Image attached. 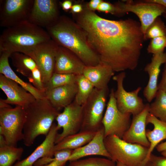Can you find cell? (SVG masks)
I'll list each match as a JSON object with an SVG mask.
<instances>
[{"instance_id":"6da1fadb","label":"cell","mask_w":166,"mask_h":166,"mask_svg":"<svg viewBox=\"0 0 166 166\" xmlns=\"http://www.w3.org/2000/svg\"><path fill=\"white\" fill-rule=\"evenodd\" d=\"M78 23L101 61L114 72L136 68L145 41L140 23L132 18L105 19L89 10L84 12Z\"/></svg>"},{"instance_id":"7a4b0ae2","label":"cell","mask_w":166,"mask_h":166,"mask_svg":"<svg viewBox=\"0 0 166 166\" xmlns=\"http://www.w3.org/2000/svg\"><path fill=\"white\" fill-rule=\"evenodd\" d=\"M46 29L52 39L58 45L71 51L85 66H95L101 62L89 45L83 31L67 18L60 17Z\"/></svg>"},{"instance_id":"3957f363","label":"cell","mask_w":166,"mask_h":166,"mask_svg":"<svg viewBox=\"0 0 166 166\" xmlns=\"http://www.w3.org/2000/svg\"><path fill=\"white\" fill-rule=\"evenodd\" d=\"M51 39L46 30L26 21L3 31L0 37V53H25Z\"/></svg>"},{"instance_id":"277c9868","label":"cell","mask_w":166,"mask_h":166,"mask_svg":"<svg viewBox=\"0 0 166 166\" xmlns=\"http://www.w3.org/2000/svg\"><path fill=\"white\" fill-rule=\"evenodd\" d=\"M25 109L26 118L23 140L25 145L29 147L38 136L48 134L60 112L46 97L36 99Z\"/></svg>"},{"instance_id":"5b68a950","label":"cell","mask_w":166,"mask_h":166,"mask_svg":"<svg viewBox=\"0 0 166 166\" xmlns=\"http://www.w3.org/2000/svg\"><path fill=\"white\" fill-rule=\"evenodd\" d=\"M104 143L110 159L128 166H145L148 162V148L128 143L115 135L105 137Z\"/></svg>"},{"instance_id":"8992f818","label":"cell","mask_w":166,"mask_h":166,"mask_svg":"<svg viewBox=\"0 0 166 166\" xmlns=\"http://www.w3.org/2000/svg\"><path fill=\"white\" fill-rule=\"evenodd\" d=\"M26 118L25 109L20 106L0 109V135L7 145L17 147L18 142L23 140Z\"/></svg>"},{"instance_id":"52a82bcc","label":"cell","mask_w":166,"mask_h":166,"mask_svg":"<svg viewBox=\"0 0 166 166\" xmlns=\"http://www.w3.org/2000/svg\"><path fill=\"white\" fill-rule=\"evenodd\" d=\"M109 93V88H94L83 107V121L81 130L97 131L103 126L102 121Z\"/></svg>"},{"instance_id":"ba28073f","label":"cell","mask_w":166,"mask_h":166,"mask_svg":"<svg viewBox=\"0 0 166 166\" xmlns=\"http://www.w3.org/2000/svg\"><path fill=\"white\" fill-rule=\"evenodd\" d=\"M114 91L113 88L110 90L102 124L104 129L105 137L114 135L122 139L130 125L132 114L122 113L118 109Z\"/></svg>"},{"instance_id":"9c48e42d","label":"cell","mask_w":166,"mask_h":166,"mask_svg":"<svg viewBox=\"0 0 166 166\" xmlns=\"http://www.w3.org/2000/svg\"><path fill=\"white\" fill-rule=\"evenodd\" d=\"M126 76L125 72L122 71L113 77V80L116 81L117 85L114 96L117 107L121 112L130 113L134 116L143 110L145 104L144 103L143 99L138 96L141 89V87L130 92H127L124 89L123 82Z\"/></svg>"},{"instance_id":"30bf717a","label":"cell","mask_w":166,"mask_h":166,"mask_svg":"<svg viewBox=\"0 0 166 166\" xmlns=\"http://www.w3.org/2000/svg\"><path fill=\"white\" fill-rule=\"evenodd\" d=\"M34 0L0 1V26L6 28L28 21Z\"/></svg>"},{"instance_id":"8fae6325","label":"cell","mask_w":166,"mask_h":166,"mask_svg":"<svg viewBox=\"0 0 166 166\" xmlns=\"http://www.w3.org/2000/svg\"><path fill=\"white\" fill-rule=\"evenodd\" d=\"M58 46L51 39L24 53L30 57L36 63L44 85L54 73L55 54Z\"/></svg>"},{"instance_id":"7c38bea8","label":"cell","mask_w":166,"mask_h":166,"mask_svg":"<svg viewBox=\"0 0 166 166\" xmlns=\"http://www.w3.org/2000/svg\"><path fill=\"white\" fill-rule=\"evenodd\" d=\"M55 120L57 128L59 130L62 128V131L57 134L55 144L65 137L81 131L83 121L82 106L74 100L58 114Z\"/></svg>"},{"instance_id":"4fadbf2b","label":"cell","mask_w":166,"mask_h":166,"mask_svg":"<svg viewBox=\"0 0 166 166\" xmlns=\"http://www.w3.org/2000/svg\"><path fill=\"white\" fill-rule=\"evenodd\" d=\"M143 1L136 3L128 1L125 3L120 2L116 6L119 8L120 14L130 12L137 16L144 37L149 27L157 17L165 13L166 9L160 4Z\"/></svg>"},{"instance_id":"5bb4252c","label":"cell","mask_w":166,"mask_h":166,"mask_svg":"<svg viewBox=\"0 0 166 166\" xmlns=\"http://www.w3.org/2000/svg\"><path fill=\"white\" fill-rule=\"evenodd\" d=\"M59 17L57 1L34 0L28 21L46 29L56 22Z\"/></svg>"},{"instance_id":"9a60e30c","label":"cell","mask_w":166,"mask_h":166,"mask_svg":"<svg viewBox=\"0 0 166 166\" xmlns=\"http://www.w3.org/2000/svg\"><path fill=\"white\" fill-rule=\"evenodd\" d=\"M58 130L57 124L53 123L42 142L27 157L18 161L13 166H33L39 160L42 165L49 163L53 157V149Z\"/></svg>"},{"instance_id":"2e32d148","label":"cell","mask_w":166,"mask_h":166,"mask_svg":"<svg viewBox=\"0 0 166 166\" xmlns=\"http://www.w3.org/2000/svg\"><path fill=\"white\" fill-rule=\"evenodd\" d=\"M0 88L6 95L5 103L19 106L25 109L36 99L26 89L13 80L0 73Z\"/></svg>"},{"instance_id":"e0dca14e","label":"cell","mask_w":166,"mask_h":166,"mask_svg":"<svg viewBox=\"0 0 166 166\" xmlns=\"http://www.w3.org/2000/svg\"><path fill=\"white\" fill-rule=\"evenodd\" d=\"M149 104H145L144 109L139 114L133 116L130 125L122 139L131 143L137 144L149 148L150 143L146 136V120L149 113Z\"/></svg>"},{"instance_id":"ac0fdd59","label":"cell","mask_w":166,"mask_h":166,"mask_svg":"<svg viewBox=\"0 0 166 166\" xmlns=\"http://www.w3.org/2000/svg\"><path fill=\"white\" fill-rule=\"evenodd\" d=\"M85 65L69 49L58 45L55 57L54 73L82 74Z\"/></svg>"},{"instance_id":"d6986e66","label":"cell","mask_w":166,"mask_h":166,"mask_svg":"<svg viewBox=\"0 0 166 166\" xmlns=\"http://www.w3.org/2000/svg\"><path fill=\"white\" fill-rule=\"evenodd\" d=\"M105 137L104 129L102 126L97 132L95 136L90 142L80 148L73 150L68 161H71L93 155L101 156L110 159V156L105 145Z\"/></svg>"},{"instance_id":"ffe728a7","label":"cell","mask_w":166,"mask_h":166,"mask_svg":"<svg viewBox=\"0 0 166 166\" xmlns=\"http://www.w3.org/2000/svg\"><path fill=\"white\" fill-rule=\"evenodd\" d=\"M166 61V52L154 54L151 61L144 69L147 73L149 79L147 84L144 89V97L148 102H151L156 96L158 90V80L160 72V67Z\"/></svg>"},{"instance_id":"44dd1931","label":"cell","mask_w":166,"mask_h":166,"mask_svg":"<svg viewBox=\"0 0 166 166\" xmlns=\"http://www.w3.org/2000/svg\"><path fill=\"white\" fill-rule=\"evenodd\" d=\"M114 72L108 65L101 61L95 66H85L82 74L94 88L103 89L108 87V84Z\"/></svg>"},{"instance_id":"7402d4cb","label":"cell","mask_w":166,"mask_h":166,"mask_svg":"<svg viewBox=\"0 0 166 166\" xmlns=\"http://www.w3.org/2000/svg\"><path fill=\"white\" fill-rule=\"evenodd\" d=\"M77 90V83L67 85L47 91L45 97L60 111L74 100Z\"/></svg>"},{"instance_id":"603a6c76","label":"cell","mask_w":166,"mask_h":166,"mask_svg":"<svg viewBox=\"0 0 166 166\" xmlns=\"http://www.w3.org/2000/svg\"><path fill=\"white\" fill-rule=\"evenodd\" d=\"M11 53L7 51L0 53V73L17 83L31 93L36 99L45 97V94L36 88L32 84L26 82L15 73L10 66L9 58Z\"/></svg>"},{"instance_id":"cb8c5ba5","label":"cell","mask_w":166,"mask_h":166,"mask_svg":"<svg viewBox=\"0 0 166 166\" xmlns=\"http://www.w3.org/2000/svg\"><path fill=\"white\" fill-rule=\"evenodd\" d=\"M147 124H152V130L146 131V136L150 143L148 148L147 159L148 161L150 156L154 149L162 140L166 139V122L163 121L149 113L147 118Z\"/></svg>"},{"instance_id":"d4e9b609","label":"cell","mask_w":166,"mask_h":166,"mask_svg":"<svg viewBox=\"0 0 166 166\" xmlns=\"http://www.w3.org/2000/svg\"><path fill=\"white\" fill-rule=\"evenodd\" d=\"M97 131L81 130L65 137L55 144L53 149V154L58 151L65 149L73 150L85 145L93 138Z\"/></svg>"},{"instance_id":"484cf974","label":"cell","mask_w":166,"mask_h":166,"mask_svg":"<svg viewBox=\"0 0 166 166\" xmlns=\"http://www.w3.org/2000/svg\"><path fill=\"white\" fill-rule=\"evenodd\" d=\"M10 57L17 71L28 79L31 77L33 71L38 68L33 60L23 53H13L11 54Z\"/></svg>"},{"instance_id":"4316f807","label":"cell","mask_w":166,"mask_h":166,"mask_svg":"<svg viewBox=\"0 0 166 166\" xmlns=\"http://www.w3.org/2000/svg\"><path fill=\"white\" fill-rule=\"evenodd\" d=\"M22 147L6 145L0 147V166H13L19 160L23 152Z\"/></svg>"},{"instance_id":"83f0119b","label":"cell","mask_w":166,"mask_h":166,"mask_svg":"<svg viewBox=\"0 0 166 166\" xmlns=\"http://www.w3.org/2000/svg\"><path fill=\"white\" fill-rule=\"evenodd\" d=\"M154 101L149 104V113L160 120L166 122V93L158 90Z\"/></svg>"},{"instance_id":"f1b7e54d","label":"cell","mask_w":166,"mask_h":166,"mask_svg":"<svg viewBox=\"0 0 166 166\" xmlns=\"http://www.w3.org/2000/svg\"><path fill=\"white\" fill-rule=\"evenodd\" d=\"M76 83L77 90L74 100L82 105L89 97L94 87L91 83L83 74L77 75Z\"/></svg>"},{"instance_id":"f546056e","label":"cell","mask_w":166,"mask_h":166,"mask_svg":"<svg viewBox=\"0 0 166 166\" xmlns=\"http://www.w3.org/2000/svg\"><path fill=\"white\" fill-rule=\"evenodd\" d=\"M77 77L73 74L54 73L44 85L46 92L56 87L76 83Z\"/></svg>"},{"instance_id":"4dcf8cb0","label":"cell","mask_w":166,"mask_h":166,"mask_svg":"<svg viewBox=\"0 0 166 166\" xmlns=\"http://www.w3.org/2000/svg\"><path fill=\"white\" fill-rule=\"evenodd\" d=\"M115 164L108 158L93 157L70 161L67 166H115Z\"/></svg>"},{"instance_id":"1f68e13d","label":"cell","mask_w":166,"mask_h":166,"mask_svg":"<svg viewBox=\"0 0 166 166\" xmlns=\"http://www.w3.org/2000/svg\"><path fill=\"white\" fill-rule=\"evenodd\" d=\"M166 36V26L161 19L157 17L149 27L144 35V40Z\"/></svg>"},{"instance_id":"d6a6232c","label":"cell","mask_w":166,"mask_h":166,"mask_svg":"<svg viewBox=\"0 0 166 166\" xmlns=\"http://www.w3.org/2000/svg\"><path fill=\"white\" fill-rule=\"evenodd\" d=\"M73 151L65 149L55 152L51 161L48 164L41 166H64L68 161Z\"/></svg>"},{"instance_id":"836d02e7","label":"cell","mask_w":166,"mask_h":166,"mask_svg":"<svg viewBox=\"0 0 166 166\" xmlns=\"http://www.w3.org/2000/svg\"><path fill=\"white\" fill-rule=\"evenodd\" d=\"M166 47V36L152 39L147 48L148 53L153 55L164 52Z\"/></svg>"},{"instance_id":"e575fe53","label":"cell","mask_w":166,"mask_h":166,"mask_svg":"<svg viewBox=\"0 0 166 166\" xmlns=\"http://www.w3.org/2000/svg\"><path fill=\"white\" fill-rule=\"evenodd\" d=\"M97 10L100 11L113 14H120L119 8L116 5L103 1L99 5Z\"/></svg>"},{"instance_id":"d590c367","label":"cell","mask_w":166,"mask_h":166,"mask_svg":"<svg viewBox=\"0 0 166 166\" xmlns=\"http://www.w3.org/2000/svg\"><path fill=\"white\" fill-rule=\"evenodd\" d=\"M149 161L154 166H166V157L158 156L151 154Z\"/></svg>"},{"instance_id":"8d00e7d4","label":"cell","mask_w":166,"mask_h":166,"mask_svg":"<svg viewBox=\"0 0 166 166\" xmlns=\"http://www.w3.org/2000/svg\"><path fill=\"white\" fill-rule=\"evenodd\" d=\"M158 90H162L166 93V61L164 63L162 77L158 85Z\"/></svg>"},{"instance_id":"74e56055","label":"cell","mask_w":166,"mask_h":166,"mask_svg":"<svg viewBox=\"0 0 166 166\" xmlns=\"http://www.w3.org/2000/svg\"><path fill=\"white\" fill-rule=\"evenodd\" d=\"M102 2L101 0H92L88 4V7L91 10H95Z\"/></svg>"},{"instance_id":"f35d334b","label":"cell","mask_w":166,"mask_h":166,"mask_svg":"<svg viewBox=\"0 0 166 166\" xmlns=\"http://www.w3.org/2000/svg\"><path fill=\"white\" fill-rule=\"evenodd\" d=\"M72 2L69 0H65L61 4L62 9L65 11H67L71 9L72 6Z\"/></svg>"},{"instance_id":"ab89813d","label":"cell","mask_w":166,"mask_h":166,"mask_svg":"<svg viewBox=\"0 0 166 166\" xmlns=\"http://www.w3.org/2000/svg\"><path fill=\"white\" fill-rule=\"evenodd\" d=\"M144 2H152L160 4L164 6L166 9V0H146L144 1Z\"/></svg>"},{"instance_id":"60d3db41","label":"cell","mask_w":166,"mask_h":166,"mask_svg":"<svg viewBox=\"0 0 166 166\" xmlns=\"http://www.w3.org/2000/svg\"><path fill=\"white\" fill-rule=\"evenodd\" d=\"M71 10L73 13H78L82 11V8L80 4H75L72 6Z\"/></svg>"},{"instance_id":"b9f144b4","label":"cell","mask_w":166,"mask_h":166,"mask_svg":"<svg viewBox=\"0 0 166 166\" xmlns=\"http://www.w3.org/2000/svg\"><path fill=\"white\" fill-rule=\"evenodd\" d=\"M157 151L161 152L166 150V141L158 144L156 147Z\"/></svg>"},{"instance_id":"7bdbcfd3","label":"cell","mask_w":166,"mask_h":166,"mask_svg":"<svg viewBox=\"0 0 166 166\" xmlns=\"http://www.w3.org/2000/svg\"><path fill=\"white\" fill-rule=\"evenodd\" d=\"M12 107L9 105L7 104L3 101L1 99H0V109L4 108H10Z\"/></svg>"},{"instance_id":"ee69618b","label":"cell","mask_w":166,"mask_h":166,"mask_svg":"<svg viewBox=\"0 0 166 166\" xmlns=\"http://www.w3.org/2000/svg\"><path fill=\"white\" fill-rule=\"evenodd\" d=\"M7 145L5 138L2 135H0V147Z\"/></svg>"},{"instance_id":"f6af8a7d","label":"cell","mask_w":166,"mask_h":166,"mask_svg":"<svg viewBox=\"0 0 166 166\" xmlns=\"http://www.w3.org/2000/svg\"><path fill=\"white\" fill-rule=\"evenodd\" d=\"M115 166H128L124 163L120 162L117 161L116 162Z\"/></svg>"},{"instance_id":"bcb514c9","label":"cell","mask_w":166,"mask_h":166,"mask_svg":"<svg viewBox=\"0 0 166 166\" xmlns=\"http://www.w3.org/2000/svg\"><path fill=\"white\" fill-rule=\"evenodd\" d=\"M161 154L163 156L166 157V150L161 152Z\"/></svg>"},{"instance_id":"7dc6e473","label":"cell","mask_w":166,"mask_h":166,"mask_svg":"<svg viewBox=\"0 0 166 166\" xmlns=\"http://www.w3.org/2000/svg\"><path fill=\"white\" fill-rule=\"evenodd\" d=\"M145 166H154L149 161Z\"/></svg>"},{"instance_id":"c3c4849f","label":"cell","mask_w":166,"mask_h":166,"mask_svg":"<svg viewBox=\"0 0 166 166\" xmlns=\"http://www.w3.org/2000/svg\"><path fill=\"white\" fill-rule=\"evenodd\" d=\"M163 16L164 17L166 20V14H163Z\"/></svg>"}]
</instances>
